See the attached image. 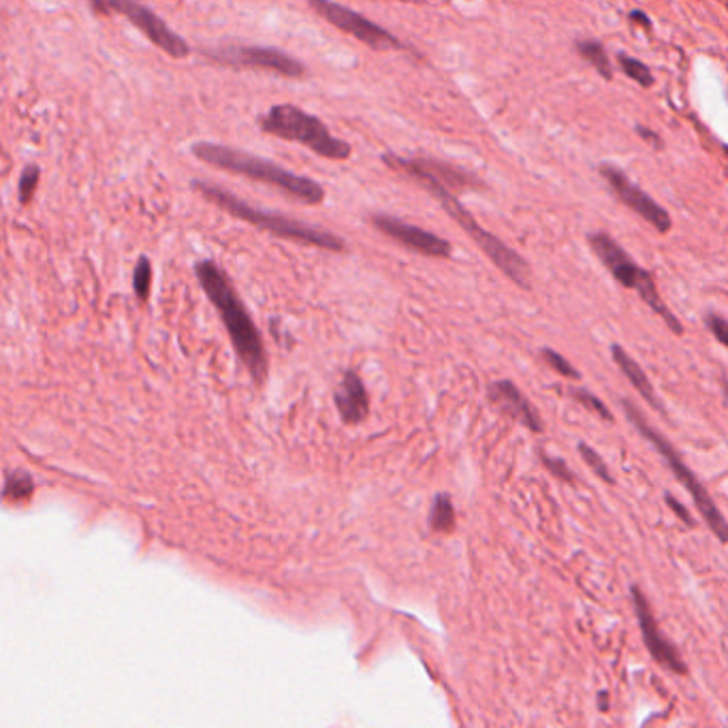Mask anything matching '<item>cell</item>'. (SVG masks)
<instances>
[{"mask_svg": "<svg viewBox=\"0 0 728 728\" xmlns=\"http://www.w3.org/2000/svg\"><path fill=\"white\" fill-rule=\"evenodd\" d=\"M637 133L643 137L645 141H648L649 146H654L656 150H658V147H662V141H660V135L658 133H654V130H649L648 127H641V124H637Z\"/></svg>", "mask_w": 728, "mask_h": 728, "instance_id": "obj_29", "label": "cell"}, {"mask_svg": "<svg viewBox=\"0 0 728 728\" xmlns=\"http://www.w3.org/2000/svg\"><path fill=\"white\" fill-rule=\"evenodd\" d=\"M539 459H540V464H543V466H545L547 473L554 474L557 481H564V483H568V485L574 483L573 470L568 468V464L564 462L562 457L549 456V453H547L545 448H539Z\"/></svg>", "mask_w": 728, "mask_h": 728, "instance_id": "obj_25", "label": "cell"}, {"mask_svg": "<svg viewBox=\"0 0 728 728\" xmlns=\"http://www.w3.org/2000/svg\"><path fill=\"white\" fill-rule=\"evenodd\" d=\"M150 282H152V267H150V261L146 259H139L135 267V278H133V284H135V291L139 297H146L147 291H150Z\"/></svg>", "mask_w": 728, "mask_h": 728, "instance_id": "obj_27", "label": "cell"}, {"mask_svg": "<svg viewBox=\"0 0 728 728\" xmlns=\"http://www.w3.org/2000/svg\"><path fill=\"white\" fill-rule=\"evenodd\" d=\"M88 4L98 15H124L137 30L144 32L147 41L155 43L167 56L175 60L190 56V46L184 37L169 29L167 21L141 0H88Z\"/></svg>", "mask_w": 728, "mask_h": 728, "instance_id": "obj_8", "label": "cell"}, {"mask_svg": "<svg viewBox=\"0 0 728 728\" xmlns=\"http://www.w3.org/2000/svg\"><path fill=\"white\" fill-rule=\"evenodd\" d=\"M588 244L590 248H592V253L598 256V261L605 265V270L611 273L613 280L622 284L623 289H631V291L637 293L643 304L648 305L654 314H658L675 336H683L682 321L677 319L669 305L662 301L654 276H651L648 270H643V267L622 248L620 242H615V238H611V235L605 231H596L588 235Z\"/></svg>", "mask_w": 728, "mask_h": 728, "instance_id": "obj_7", "label": "cell"}, {"mask_svg": "<svg viewBox=\"0 0 728 728\" xmlns=\"http://www.w3.org/2000/svg\"><path fill=\"white\" fill-rule=\"evenodd\" d=\"M193 188L204 197V199L212 201V204L227 212V214L239 218V221L250 222L253 227H259L263 231L276 235V238L291 239V242L305 246H314V248L321 250H331V253H344V250H347V242H344L340 235L321 227H312V224L297 221V218L278 214V212L261 210V207L250 205L248 201L239 199L238 195L222 188V186L204 182V180H195Z\"/></svg>", "mask_w": 728, "mask_h": 728, "instance_id": "obj_4", "label": "cell"}, {"mask_svg": "<svg viewBox=\"0 0 728 728\" xmlns=\"http://www.w3.org/2000/svg\"><path fill=\"white\" fill-rule=\"evenodd\" d=\"M370 222L376 231L387 235L393 242L413 250V253L431 256V259H448V256L453 255V244L448 242V239L428 231V229L417 227V224L402 221V218L397 216L372 214Z\"/></svg>", "mask_w": 728, "mask_h": 728, "instance_id": "obj_13", "label": "cell"}, {"mask_svg": "<svg viewBox=\"0 0 728 728\" xmlns=\"http://www.w3.org/2000/svg\"><path fill=\"white\" fill-rule=\"evenodd\" d=\"M193 156L199 158L205 165H212L222 172L244 175L255 182L267 184L272 188L280 190L282 195L291 197L304 205H321L325 201V188L314 180L291 172V169L256 156L253 152L239 150V147L212 144V141H197L190 147Z\"/></svg>", "mask_w": 728, "mask_h": 728, "instance_id": "obj_2", "label": "cell"}, {"mask_svg": "<svg viewBox=\"0 0 728 728\" xmlns=\"http://www.w3.org/2000/svg\"><path fill=\"white\" fill-rule=\"evenodd\" d=\"M617 64H620V69L623 71V75H626L628 79L637 81V84L643 88L654 86V73H651V69L643 63V60L632 58L631 54L626 52H620L617 54Z\"/></svg>", "mask_w": 728, "mask_h": 728, "instance_id": "obj_21", "label": "cell"}, {"mask_svg": "<svg viewBox=\"0 0 728 728\" xmlns=\"http://www.w3.org/2000/svg\"><path fill=\"white\" fill-rule=\"evenodd\" d=\"M204 56L214 64L229 69H261L282 78L299 79L305 78L308 69L301 60L278 47L267 46H221L205 49Z\"/></svg>", "mask_w": 728, "mask_h": 728, "instance_id": "obj_9", "label": "cell"}, {"mask_svg": "<svg viewBox=\"0 0 728 728\" xmlns=\"http://www.w3.org/2000/svg\"><path fill=\"white\" fill-rule=\"evenodd\" d=\"M308 7L314 11L319 18L325 20L327 24H331L333 29L347 32L353 39L376 49V52L406 47L393 32H389L387 29H382L381 24H376V21L361 15L359 11L350 9L347 4L336 3V0H308Z\"/></svg>", "mask_w": 728, "mask_h": 728, "instance_id": "obj_10", "label": "cell"}, {"mask_svg": "<svg viewBox=\"0 0 728 728\" xmlns=\"http://www.w3.org/2000/svg\"><path fill=\"white\" fill-rule=\"evenodd\" d=\"M611 357L617 364V368L622 370V374L631 381L634 391L643 397V402L648 404L651 410H656V413L665 414V404H662V399L658 397V393H656L654 385H651L649 376L645 374V370L641 368V365H639L637 361L631 357V353H628L623 347H620V344H611Z\"/></svg>", "mask_w": 728, "mask_h": 728, "instance_id": "obj_16", "label": "cell"}, {"mask_svg": "<svg viewBox=\"0 0 728 728\" xmlns=\"http://www.w3.org/2000/svg\"><path fill=\"white\" fill-rule=\"evenodd\" d=\"M487 399H490L491 406H494L500 414L517 421L519 425H523V428L532 431V434H543L545 428L539 410L532 406V402L523 396L522 389L515 385L513 381L502 379L490 382V387H487Z\"/></svg>", "mask_w": 728, "mask_h": 728, "instance_id": "obj_14", "label": "cell"}, {"mask_svg": "<svg viewBox=\"0 0 728 728\" xmlns=\"http://www.w3.org/2000/svg\"><path fill=\"white\" fill-rule=\"evenodd\" d=\"M430 530L434 534H453L457 525V513L448 494H436L428 515Z\"/></svg>", "mask_w": 728, "mask_h": 728, "instance_id": "obj_18", "label": "cell"}, {"mask_svg": "<svg viewBox=\"0 0 728 728\" xmlns=\"http://www.w3.org/2000/svg\"><path fill=\"white\" fill-rule=\"evenodd\" d=\"M414 163H417L419 167H423L425 172H428L431 178L436 180V182H440L445 188H448L453 193V190H464V188H473V186L481 182L474 178L473 173L464 172V169H459L456 165H451V163H445V161H436V158H414Z\"/></svg>", "mask_w": 728, "mask_h": 728, "instance_id": "obj_17", "label": "cell"}, {"mask_svg": "<svg viewBox=\"0 0 728 728\" xmlns=\"http://www.w3.org/2000/svg\"><path fill=\"white\" fill-rule=\"evenodd\" d=\"M399 3H413V4H425L428 0H399Z\"/></svg>", "mask_w": 728, "mask_h": 728, "instance_id": "obj_32", "label": "cell"}, {"mask_svg": "<svg viewBox=\"0 0 728 728\" xmlns=\"http://www.w3.org/2000/svg\"><path fill=\"white\" fill-rule=\"evenodd\" d=\"M577 451H579V456H582L583 462L588 464L590 468H592V473H594L596 476H598L602 483L615 485V479H613V474H611V470H609V464H607L605 459H602V456H600L598 451H596L594 447H590L588 442H579Z\"/></svg>", "mask_w": 728, "mask_h": 728, "instance_id": "obj_22", "label": "cell"}, {"mask_svg": "<svg viewBox=\"0 0 728 728\" xmlns=\"http://www.w3.org/2000/svg\"><path fill=\"white\" fill-rule=\"evenodd\" d=\"M263 133L278 137V139L293 141L308 147L316 156L327 158V161H348L353 155V147L340 137L331 135L321 118L312 116L297 105L291 103H280L267 109L263 116L256 120Z\"/></svg>", "mask_w": 728, "mask_h": 728, "instance_id": "obj_6", "label": "cell"}, {"mask_svg": "<svg viewBox=\"0 0 728 728\" xmlns=\"http://www.w3.org/2000/svg\"><path fill=\"white\" fill-rule=\"evenodd\" d=\"M600 178L605 180L607 186L611 188V193L622 201L628 210L634 212L637 216H641L643 221H648L651 227L658 233H669L673 229V218L669 212L662 207L654 197H649L639 184H634L626 173L622 172L620 167L611 165V163H602L598 167Z\"/></svg>", "mask_w": 728, "mask_h": 728, "instance_id": "obj_11", "label": "cell"}, {"mask_svg": "<svg viewBox=\"0 0 728 728\" xmlns=\"http://www.w3.org/2000/svg\"><path fill=\"white\" fill-rule=\"evenodd\" d=\"M574 49L582 56L590 67L596 69V73L600 75L602 79H613V67L609 54H607L605 46L596 39H579L574 41Z\"/></svg>", "mask_w": 728, "mask_h": 728, "instance_id": "obj_19", "label": "cell"}, {"mask_svg": "<svg viewBox=\"0 0 728 728\" xmlns=\"http://www.w3.org/2000/svg\"><path fill=\"white\" fill-rule=\"evenodd\" d=\"M609 705H611L609 692H607V690H600V692H598V711H600V714H609Z\"/></svg>", "mask_w": 728, "mask_h": 728, "instance_id": "obj_30", "label": "cell"}, {"mask_svg": "<svg viewBox=\"0 0 728 728\" xmlns=\"http://www.w3.org/2000/svg\"><path fill=\"white\" fill-rule=\"evenodd\" d=\"M566 396H571L574 402L577 404H582V406L585 408V410H590V413H594L596 417L598 419H602V421H607V423H613V421H615V417H613V413L609 410V406H607L605 402H602V399L598 397V396H594L592 391H588V389L585 387H568L566 389Z\"/></svg>", "mask_w": 728, "mask_h": 728, "instance_id": "obj_20", "label": "cell"}, {"mask_svg": "<svg viewBox=\"0 0 728 728\" xmlns=\"http://www.w3.org/2000/svg\"><path fill=\"white\" fill-rule=\"evenodd\" d=\"M197 278H199L207 297L212 299V304L221 312L224 327H227L229 336H231V342L235 350H238L239 359L244 361V365L248 368L256 385H261L267 376V355L265 347H263L261 333L256 330L253 316L246 310L244 301L239 299L227 273L214 261L205 259L197 263Z\"/></svg>", "mask_w": 728, "mask_h": 728, "instance_id": "obj_3", "label": "cell"}, {"mask_svg": "<svg viewBox=\"0 0 728 728\" xmlns=\"http://www.w3.org/2000/svg\"><path fill=\"white\" fill-rule=\"evenodd\" d=\"M41 180V169L37 165L24 167V172L20 175V184H18V197L21 201V205H29L37 195V186H39Z\"/></svg>", "mask_w": 728, "mask_h": 728, "instance_id": "obj_24", "label": "cell"}, {"mask_svg": "<svg viewBox=\"0 0 728 728\" xmlns=\"http://www.w3.org/2000/svg\"><path fill=\"white\" fill-rule=\"evenodd\" d=\"M620 406L623 410V414H626V419L631 421L632 428L637 430L639 434H641L645 440H648L649 445L660 453L662 459L666 462V466L671 468L673 476H675V479L680 481L683 487H686V491L690 494V498L694 500V506H697L699 515L703 517V522L707 523V528L711 530V532L715 534V539H718L722 545H726L728 543L726 517L722 515L720 508L715 506V500L709 496V491L705 490V485L700 483L699 476L688 468L686 462H683L682 453L677 451L675 445H673L669 438H666L665 434H662V431H658L654 428V425L649 423L648 417H645V414L641 413V408H639L637 404L632 402V399L622 397Z\"/></svg>", "mask_w": 728, "mask_h": 728, "instance_id": "obj_5", "label": "cell"}, {"mask_svg": "<svg viewBox=\"0 0 728 728\" xmlns=\"http://www.w3.org/2000/svg\"><path fill=\"white\" fill-rule=\"evenodd\" d=\"M631 598L634 607V615H637L639 628H641L643 643L648 648L649 656L654 658L656 665L665 666L666 671L675 673V675H688V665L683 660L682 651L671 643V639L662 632V628L656 622L654 611H651L648 596L639 585L631 588Z\"/></svg>", "mask_w": 728, "mask_h": 728, "instance_id": "obj_12", "label": "cell"}, {"mask_svg": "<svg viewBox=\"0 0 728 728\" xmlns=\"http://www.w3.org/2000/svg\"><path fill=\"white\" fill-rule=\"evenodd\" d=\"M665 502H666V506H669L671 511L682 519L683 525H688V528H694V525H697V523H694V519H692V513H690L688 508L683 506L680 500H677V498H673L671 494H665Z\"/></svg>", "mask_w": 728, "mask_h": 728, "instance_id": "obj_28", "label": "cell"}, {"mask_svg": "<svg viewBox=\"0 0 728 728\" xmlns=\"http://www.w3.org/2000/svg\"><path fill=\"white\" fill-rule=\"evenodd\" d=\"M631 20H634V21H639V24H643V26H651V21H649V18L645 13H641V11H632L631 13Z\"/></svg>", "mask_w": 728, "mask_h": 728, "instance_id": "obj_31", "label": "cell"}, {"mask_svg": "<svg viewBox=\"0 0 728 728\" xmlns=\"http://www.w3.org/2000/svg\"><path fill=\"white\" fill-rule=\"evenodd\" d=\"M382 161H385V165L397 169V172L408 175L410 180H414L419 186H423V188L428 190L431 197H434L438 204L442 205V210H445L447 214L459 224V229H462V231L466 233L481 250H483V255L487 256V259L494 263V265L502 273H505L508 280H513L519 289H525V291H528L530 280H532V272H530L528 261H525L519 253H515L511 246H506L500 238H496L494 233L481 227L479 221L470 214L466 207L462 205V201H459L457 197L451 193V190L445 188L440 182H436V180L431 178V175L425 172L423 167H419L417 163H414V158L385 155L382 156Z\"/></svg>", "mask_w": 728, "mask_h": 728, "instance_id": "obj_1", "label": "cell"}, {"mask_svg": "<svg viewBox=\"0 0 728 728\" xmlns=\"http://www.w3.org/2000/svg\"><path fill=\"white\" fill-rule=\"evenodd\" d=\"M540 357H543V361L547 365H549L551 370L557 372L560 376H564V379H571V381L582 379L579 370L574 368V365L566 357H564V355L557 353V350L549 348V347H543V348H540Z\"/></svg>", "mask_w": 728, "mask_h": 728, "instance_id": "obj_23", "label": "cell"}, {"mask_svg": "<svg viewBox=\"0 0 728 728\" xmlns=\"http://www.w3.org/2000/svg\"><path fill=\"white\" fill-rule=\"evenodd\" d=\"M703 322H705V327H707V331L711 333V336H714L715 340L722 344V347H726L728 325H726L724 316L718 314V312H707V314L703 316Z\"/></svg>", "mask_w": 728, "mask_h": 728, "instance_id": "obj_26", "label": "cell"}, {"mask_svg": "<svg viewBox=\"0 0 728 728\" xmlns=\"http://www.w3.org/2000/svg\"><path fill=\"white\" fill-rule=\"evenodd\" d=\"M333 404L344 425H359L370 417V396L355 370L344 372L340 385L333 391Z\"/></svg>", "mask_w": 728, "mask_h": 728, "instance_id": "obj_15", "label": "cell"}]
</instances>
